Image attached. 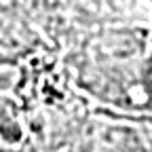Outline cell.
Segmentation results:
<instances>
[{"mask_svg": "<svg viewBox=\"0 0 152 152\" xmlns=\"http://www.w3.org/2000/svg\"><path fill=\"white\" fill-rule=\"evenodd\" d=\"M78 74L83 87L112 108H152V47L131 32L97 38Z\"/></svg>", "mask_w": 152, "mask_h": 152, "instance_id": "cell-1", "label": "cell"}, {"mask_svg": "<svg viewBox=\"0 0 152 152\" xmlns=\"http://www.w3.org/2000/svg\"><path fill=\"white\" fill-rule=\"evenodd\" d=\"M26 140V121L9 93H0V148L23 144Z\"/></svg>", "mask_w": 152, "mask_h": 152, "instance_id": "cell-2", "label": "cell"}, {"mask_svg": "<svg viewBox=\"0 0 152 152\" xmlns=\"http://www.w3.org/2000/svg\"><path fill=\"white\" fill-rule=\"evenodd\" d=\"M17 80V72L4 64V61H0V93H9V89L15 85Z\"/></svg>", "mask_w": 152, "mask_h": 152, "instance_id": "cell-3", "label": "cell"}, {"mask_svg": "<svg viewBox=\"0 0 152 152\" xmlns=\"http://www.w3.org/2000/svg\"><path fill=\"white\" fill-rule=\"evenodd\" d=\"M148 2H150V4H152V0H148Z\"/></svg>", "mask_w": 152, "mask_h": 152, "instance_id": "cell-4", "label": "cell"}]
</instances>
